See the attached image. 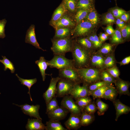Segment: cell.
<instances>
[{
	"mask_svg": "<svg viewBox=\"0 0 130 130\" xmlns=\"http://www.w3.org/2000/svg\"><path fill=\"white\" fill-rule=\"evenodd\" d=\"M71 52L75 66L77 68L86 67L90 60L89 52L77 45H72Z\"/></svg>",
	"mask_w": 130,
	"mask_h": 130,
	"instance_id": "6da1fadb",
	"label": "cell"
},
{
	"mask_svg": "<svg viewBox=\"0 0 130 130\" xmlns=\"http://www.w3.org/2000/svg\"><path fill=\"white\" fill-rule=\"evenodd\" d=\"M52 43L51 49L54 55L65 56L66 53L71 52L72 45L71 39L68 37L55 39Z\"/></svg>",
	"mask_w": 130,
	"mask_h": 130,
	"instance_id": "7a4b0ae2",
	"label": "cell"
},
{
	"mask_svg": "<svg viewBox=\"0 0 130 130\" xmlns=\"http://www.w3.org/2000/svg\"><path fill=\"white\" fill-rule=\"evenodd\" d=\"M82 82L87 85L99 80L100 78V72L95 69L86 67L76 68Z\"/></svg>",
	"mask_w": 130,
	"mask_h": 130,
	"instance_id": "3957f363",
	"label": "cell"
},
{
	"mask_svg": "<svg viewBox=\"0 0 130 130\" xmlns=\"http://www.w3.org/2000/svg\"><path fill=\"white\" fill-rule=\"evenodd\" d=\"M47 62L48 66L51 68L59 69L75 68L73 60L68 59L64 55H54L51 59Z\"/></svg>",
	"mask_w": 130,
	"mask_h": 130,
	"instance_id": "277c9868",
	"label": "cell"
},
{
	"mask_svg": "<svg viewBox=\"0 0 130 130\" xmlns=\"http://www.w3.org/2000/svg\"><path fill=\"white\" fill-rule=\"evenodd\" d=\"M57 83L56 95L58 97H63L70 95L76 84L70 80L61 78H59Z\"/></svg>",
	"mask_w": 130,
	"mask_h": 130,
	"instance_id": "5b68a950",
	"label": "cell"
},
{
	"mask_svg": "<svg viewBox=\"0 0 130 130\" xmlns=\"http://www.w3.org/2000/svg\"><path fill=\"white\" fill-rule=\"evenodd\" d=\"M58 70L59 77L60 78L68 79L76 84H79L82 82L76 68H67Z\"/></svg>",
	"mask_w": 130,
	"mask_h": 130,
	"instance_id": "8992f818",
	"label": "cell"
},
{
	"mask_svg": "<svg viewBox=\"0 0 130 130\" xmlns=\"http://www.w3.org/2000/svg\"><path fill=\"white\" fill-rule=\"evenodd\" d=\"M61 106L67 109L71 114H81L82 111L74 101L73 98L69 95L63 97L61 103Z\"/></svg>",
	"mask_w": 130,
	"mask_h": 130,
	"instance_id": "52a82bcc",
	"label": "cell"
},
{
	"mask_svg": "<svg viewBox=\"0 0 130 130\" xmlns=\"http://www.w3.org/2000/svg\"><path fill=\"white\" fill-rule=\"evenodd\" d=\"M13 104L20 107L21 110L24 114L38 119H42L39 115V111L40 107L39 105H31L26 104L19 105L14 104Z\"/></svg>",
	"mask_w": 130,
	"mask_h": 130,
	"instance_id": "ba28073f",
	"label": "cell"
},
{
	"mask_svg": "<svg viewBox=\"0 0 130 130\" xmlns=\"http://www.w3.org/2000/svg\"><path fill=\"white\" fill-rule=\"evenodd\" d=\"M59 78V77L58 76L56 78H52L51 79L49 86L43 95L46 104L56 95L57 92L56 85Z\"/></svg>",
	"mask_w": 130,
	"mask_h": 130,
	"instance_id": "9c48e42d",
	"label": "cell"
},
{
	"mask_svg": "<svg viewBox=\"0 0 130 130\" xmlns=\"http://www.w3.org/2000/svg\"><path fill=\"white\" fill-rule=\"evenodd\" d=\"M69 112L66 108L60 106L47 114L50 119L60 121L65 118Z\"/></svg>",
	"mask_w": 130,
	"mask_h": 130,
	"instance_id": "30bf717a",
	"label": "cell"
},
{
	"mask_svg": "<svg viewBox=\"0 0 130 130\" xmlns=\"http://www.w3.org/2000/svg\"><path fill=\"white\" fill-rule=\"evenodd\" d=\"M87 85L84 84L80 86L79 84H76L70 95L75 99L81 97L88 96L89 91Z\"/></svg>",
	"mask_w": 130,
	"mask_h": 130,
	"instance_id": "8fae6325",
	"label": "cell"
},
{
	"mask_svg": "<svg viewBox=\"0 0 130 130\" xmlns=\"http://www.w3.org/2000/svg\"><path fill=\"white\" fill-rule=\"evenodd\" d=\"M25 42L32 45L36 48L41 49L43 51H46L40 47L37 41L35 32V26L34 25H31L27 31Z\"/></svg>",
	"mask_w": 130,
	"mask_h": 130,
	"instance_id": "7c38bea8",
	"label": "cell"
},
{
	"mask_svg": "<svg viewBox=\"0 0 130 130\" xmlns=\"http://www.w3.org/2000/svg\"><path fill=\"white\" fill-rule=\"evenodd\" d=\"M93 25L90 22L85 21L80 23L76 27L74 32L76 36L84 35L88 33L92 28Z\"/></svg>",
	"mask_w": 130,
	"mask_h": 130,
	"instance_id": "4fadbf2b",
	"label": "cell"
},
{
	"mask_svg": "<svg viewBox=\"0 0 130 130\" xmlns=\"http://www.w3.org/2000/svg\"><path fill=\"white\" fill-rule=\"evenodd\" d=\"M81 115L71 114L68 119L64 123L67 130H77L81 126Z\"/></svg>",
	"mask_w": 130,
	"mask_h": 130,
	"instance_id": "5bb4252c",
	"label": "cell"
},
{
	"mask_svg": "<svg viewBox=\"0 0 130 130\" xmlns=\"http://www.w3.org/2000/svg\"><path fill=\"white\" fill-rule=\"evenodd\" d=\"M113 102L116 111L115 120L117 121L120 115L129 112L130 108L122 103L118 99H115Z\"/></svg>",
	"mask_w": 130,
	"mask_h": 130,
	"instance_id": "9a60e30c",
	"label": "cell"
},
{
	"mask_svg": "<svg viewBox=\"0 0 130 130\" xmlns=\"http://www.w3.org/2000/svg\"><path fill=\"white\" fill-rule=\"evenodd\" d=\"M42 120L30 119L28 120L26 128L28 130H44L46 126L42 122Z\"/></svg>",
	"mask_w": 130,
	"mask_h": 130,
	"instance_id": "2e32d148",
	"label": "cell"
},
{
	"mask_svg": "<svg viewBox=\"0 0 130 130\" xmlns=\"http://www.w3.org/2000/svg\"><path fill=\"white\" fill-rule=\"evenodd\" d=\"M52 24L56 28H58L75 25L74 23L66 16L62 17L57 20L52 22Z\"/></svg>",
	"mask_w": 130,
	"mask_h": 130,
	"instance_id": "e0dca14e",
	"label": "cell"
},
{
	"mask_svg": "<svg viewBox=\"0 0 130 130\" xmlns=\"http://www.w3.org/2000/svg\"><path fill=\"white\" fill-rule=\"evenodd\" d=\"M115 83L118 93L121 95L130 96L129 90L130 84L128 83L121 79L117 80Z\"/></svg>",
	"mask_w": 130,
	"mask_h": 130,
	"instance_id": "ac0fdd59",
	"label": "cell"
},
{
	"mask_svg": "<svg viewBox=\"0 0 130 130\" xmlns=\"http://www.w3.org/2000/svg\"><path fill=\"white\" fill-rule=\"evenodd\" d=\"M35 63L38 65L42 76V80L44 81L46 78V75H51L45 73V71L48 66L47 61L43 57H40L39 60L36 61Z\"/></svg>",
	"mask_w": 130,
	"mask_h": 130,
	"instance_id": "d6986e66",
	"label": "cell"
},
{
	"mask_svg": "<svg viewBox=\"0 0 130 130\" xmlns=\"http://www.w3.org/2000/svg\"><path fill=\"white\" fill-rule=\"evenodd\" d=\"M45 129L46 130H67L62 125L59 121L50 119L46 122Z\"/></svg>",
	"mask_w": 130,
	"mask_h": 130,
	"instance_id": "ffe728a7",
	"label": "cell"
},
{
	"mask_svg": "<svg viewBox=\"0 0 130 130\" xmlns=\"http://www.w3.org/2000/svg\"><path fill=\"white\" fill-rule=\"evenodd\" d=\"M117 93V89L111 86L105 91L102 98L113 101L116 99Z\"/></svg>",
	"mask_w": 130,
	"mask_h": 130,
	"instance_id": "44dd1931",
	"label": "cell"
},
{
	"mask_svg": "<svg viewBox=\"0 0 130 130\" xmlns=\"http://www.w3.org/2000/svg\"><path fill=\"white\" fill-rule=\"evenodd\" d=\"M104 59L101 55L99 54L94 55L91 59V64L99 68H102L104 66Z\"/></svg>",
	"mask_w": 130,
	"mask_h": 130,
	"instance_id": "7402d4cb",
	"label": "cell"
},
{
	"mask_svg": "<svg viewBox=\"0 0 130 130\" xmlns=\"http://www.w3.org/2000/svg\"><path fill=\"white\" fill-rule=\"evenodd\" d=\"M16 75L18 78L19 80L21 82V84L26 86L28 88L29 91L27 93L29 95L31 101H32V100L30 93V89L32 86L37 82V78H35L31 79H25L20 78L17 74H16Z\"/></svg>",
	"mask_w": 130,
	"mask_h": 130,
	"instance_id": "603a6c76",
	"label": "cell"
},
{
	"mask_svg": "<svg viewBox=\"0 0 130 130\" xmlns=\"http://www.w3.org/2000/svg\"><path fill=\"white\" fill-rule=\"evenodd\" d=\"M66 11L65 5L62 4L60 5L54 12L52 18V22L57 20L60 18Z\"/></svg>",
	"mask_w": 130,
	"mask_h": 130,
	"instance_id": "cb8c5ba5",
	"label": "cell"
},
{
	"mask_svg": "<svg viewBox=\"0 0 130 130\" xmlns=\"http://www.w3.org/2000/svg\"><path fill=\"white\" fill-rule=\"evenodd\" d=\"M110 85H106L92 91H89V95H92L94 99L97 98H102V96L105 91L111 86Z\"/></svg>",
	"mask_w": 130,
	"mask_h": 130,
	"instance_id": "d4e9b609",
	"label": "cell"
},
{
	"mask_svg": "<svg viewBox=\"0 0 130 130\" xmlns=\"http://www.w3.org/2000/svg\"><path fill=\"white\" fill-rule=\"evenodd\" d=\"M92 2L90 0H79L77 4V7L79 9L89 10L93 7Z\"/></svg>",
	"mask_w": 130,
	"mask_h": 130,
	"instance_id": "484cf974",
	"label": "cell"
},
{
	"mask_svg": "<svg viewBox=\"0 0 130 130\" xmlns=\"http://www.w3.org/2000/svg\"><path fill=\"white\" fill-rule=\"evenodd\" d=\"M76 100L75 103L81 109L82 112L85 107L92 101L91 99L88 96L81 97Z\"/></svg>",
	"mask_w": 130,
	"mask_h": 130,
	"instance_id": "4316f807",
	"label": "cell"
},
{
	"mask_svg": "<svg viewBox=\"0 0 130 130\" xmlns=\"http://www.w3.org/2000/svg\"><path fill=\"white\" fill-rule=\"evenodd\" d=\"M83 112L81 114L80 116L81 125H88L92 122L93 119V117L91 114L87 113L84 112Z\"/></svg>",
	"mask_w": 130,
	"mask_h": 130,
	"instance_id": "83f0119b",
	"label": "cell"
},
{
	"mask_svg": "<svg viewBox=\"0 0 130 130\" xmlns=\"http://www.w3.org/2000/svg\"><path fill=\"white\" fill-rule=\"evenodd\" d=\"M69 29L67 28H57L54 36L55 39H59L68 37L70 33Z\"/></svg>",
	"mask_w": 130,
	"mask_h": 130,
	"instance_id": "f1b7e54d",
	"label": "cell"
},
{
	"mask_svg": "<svg viewBox=\"0 0 130 130\" xmlns=\"http://www.w3.org/2000/svg\"><path fill=\"white\" fill-rule=\"evenodd\" d=\"M57 96L56 95L46 104V114L59 107L57 99Z\"/></svg>",
	"mask_w": 130,
	"mask_h": 130,
	"instance_id": "f546056e",
	"label": "cell"
},
{
	"mask_svg": "<svg viewBox=\"0 0 130 130\" xmlns=\"http://www.w3.org/2000/svg\"><path fill=\"white\" fill-rule=\"evenodd\" d=\"M2 59H0V62L2 63L4 65V70L6 71L9 69L12 73H14L15 71V68L13 63L5 56H2Z\"/></svg>",
	"mask_w": 130,
	"mask_h": 130,
	"instance_id": "4dcf8cb0",
	"label": "cell"
},
{
	"mask_svg": "<svg viewBox=\"0 0 130 130\" xmlns=\"http://www.w3.org/2000/svg\"><path fill=\"white\" fill-rule=\"evenodd\" d=\"M96 102L98 109V114L99 115H103L108 108V105L102 101L99 98L97 99Z\"/></svg>",
	"mask_w": 130,
	"mask_h": 130,
	"instance_id": "1f68e13d",
	"label": "cell"
},
{
	"mask_svg": "<svg viewBox=\"0 0 130 130\" xmlns=\"http://www.w3.org/2000/svg\"><path fill=\"white\" fill-rule=\"evenodd\" d=\"M85 18L93 25H97L98 23V18L97 14L94 11H92L88 13Z\"/></svg>",
	"mask_w": 130,
	"mask_h": 130,
	"instance_id": "d6a6232c",
	"label": "cell"
},
{
	"mask_svg": "<svg viewBox=\"0 0 130 130\" xmlns=\"http://www.w3.org/2000/svg\"><path fill=\"white\" fill-rule=\"evenodd\" d=\"M101 77L103 81L108 85H110L115 82L113 78L107 72H102L101 73Z\"/></svg>",
	"mask_w": 130,
	"mask_h": 130,
	"instance_id": "836d02e7",
	"label": "cell"
},
{
	"mask_svg": "<svg viewBox=\"0 0 130 130\" xmlns=\"http://www.w3.org/2000/svg\"><path fill=\"white\" fill-rule=\"evenodd\" d=\"M123 41V40L120 31L118 29L115 30L111 38V43H122Z\"/></svg>",
	"mask_w": 130,
	"mask_h": 130,
	"instance_id": "e575fe53",
	"label": "cell"
},
{
	"mask_svg": "<svg viewBox=\"0 0 130 130\" xmlns=\"http://www.w3.org/2000/svg\"><path fill=\"white\" fill-rule=\"evenodd\" d=\"M78 42L82 47L89 52V50L92 47V43L88 38H80L78 40Z\"/></svg>",
	"mask_w": 130,
	"mask_h": 130,
	"instance_id": "d590c367",
	"label": "cell"
},
{
	"mask_svg": "<svg viewBox=\"0 0 130 130\" xmlns=\"http://www.w3.org/2000/svg\"><path fill=\"white\" fill-rule=\"evenodd\" d=\"M89 10L79 9L75 16V19L77 22H79L86 17L88 13Z\"/></svg>",
	"mask_w": 130,
	"mask_h": 130,
	"instance_id": "8d00e7d4",
	"label": "cell"
},
{
	"mask_svg": "<svg viewBox=\"0 0 130 130\" xmlns=\"http://www.w3.org/2000/svg\"><path fill=\"white\" fill-rule=\"evenodd\" d=\"M115 63V60L112 56H109L104 59V66L106 68H111L114 66Z\"/></svg>",
	"mask_w": 130,
	"mask_h": 130,
	"instance_id": "74e56055",
	"label": "cell"
},
{
	"mask_svg": "<svg viewBox=\"0 0 130 130\" xmlns=\"http://www.w3.org/2000/svg\"><path fill=\"white\" fill-rule=\"evenodd\" d=\"M88 38L96 48L100 47L101 46L102 42L100 41L97 35L90 36Z\"/></svg>",
	"mask_w": 130,
	"mask_h": 130,
	"instance_id": "f35d334b",
	"label": "cell"
},
{
	"mask_svg": "<svg viewBox=\"0 0 130 130\" xmlns=\"http://www.w3.org/2000/svg\"><path fill=\"white\" fill-rule=\"evenodd\" d=\"M64 2L65 7L69 10L72 12L75 11L76 5L75 0H64Z\"/></svg>",
	"mask_w": 130,
	"mask_h": 130,
	"instance_id": "ab89813d",
	"label": "cell"
},
{
	"mask_svg": "<svg viewBox=\"0 0 130 130\" xmlns=\"http://www.w3.org/2000/svg\"><path fill=\"white\" fill-rule=\"evenodd\" d=\"M96 107L95 104L91 103L85 107L83 111H84V112L86 113L91 114L96 111Z\"/></svg>",
	"mask_w": 130,
	"mask_h": 130,
	"instance_id": "60d3db41",
	"label": "cell"
},
{
	"mask_svg": "<svg viewBox=\"0 0 130 130\" xmlns=\"http://www.w3.org/2000/svg\"><path fill=\"white\" fill-rule=\"evenodd\" d=\"M108 85L104 81H99L90 85L88 87L89 91H94L103 86Z\"/></svg>",
	"mask_w": 130,
	"mask_h": 130,
	"instance_id": "b9f144b4",
	"label": "cell"
},
{
	"mask_svg": "<svg viewBox=\"0 0 130 130\" xmlns=\"http://www.w3.org/2000/svg\"><path fill=\"white\" fill-rule=\"evenodd\" d=\"M6 22L5 19L0 20V38L3 39L6 37L5 27Z\"/></svg>",
	"mask_w": 130,
	"mask_h": 130,
	"instance_id": "7bdbcfd3",
	"label": "cell"
},
{
	"mask_svg": "<svg viewBox=\"0 0 130 130\" xmlns=\"http://www.w3.org/2000/svg\"><path fill=\"white\" fill-rule=\"evenodd\" d=\"M108 73L113 78H117L119 75V72L116 67L113 66L109 68L107 70Z\"/></svg>",
	"mask_w": 130,
	"mask_h": 130,
	"instance_id": "ee69618b",
	"label": "cell"
},
{
	"mask_svg": "<svg viewBox=\"0 0 130 130\" xmlns=\"http://www.w3.org/2000/svg\"><path fill=\"white\" fill-rule=\"evenodd\" d=\"M112 47L110 44H106L104 45L100 49L99 52L102 54H106L112 50Z\"/></svg>",
	"mask_w": 130,
	"mask_h": 130,
	"instance_id": "f6af8a7d",
	"label": "cell"
},
{
	"mask_svg": "<svg viewBox=\"0 0 130 130\" xmlns=\"http://www.w3.org/2000/svg\"><path fill=\"white\" fill-rule=\"evenodd\" d=\"M115 21V18L111 13H107L105 16L104 18V22L107 24L114 23Z\"/></svg>",
	"mask_w": 130,
	"mask_h": 130,
	"instance_id": "bcb514c9",
	"label": "cell"
},
{
	"mask_svg": "<svg viewBox=\"0 0 130 130\" xmlns=\"http://www.w3.org/2000/svg\"><path fill=\"white\" fill-rule=\"evenodd\" d=\"M121 33L124 38L129 37L130 34V27L129 26H124L121 28Z\"/></svg>",
	"mask_w": 130,
	"mask_h": 130,
	"instance_id": "7dc6e473",
	"label": "cell"
},
{
	"mask_svg": "<svg viewBox=\"0 0 130 130\" xmlns=\"http://www.w3.org/2000/svg\"><path fill=\"white\" fill-rule=\"evenodd\" d=\"M112 12V14L114 17L118 18L120 17L123 14L125 13L126 12L122 9L116 8L113 9Z\"/></svg>",
	"mask_w": 130,
	"mask_h": 130,
	"instance_id": "c3c4849f",
	"label": "cell"
},
{
	"mask_svg": "<svg viewBox=\"0 0 130 130\" xmlns=\"http://www.w3.org/2000/svg\"><path fill=\"white\" fill-rule=\"evenodd\" d=\"M115 31V30L111 25L108 26L106 29V31L107 34L109 35L113 34L114 33Z\"/></svg>",
	"mask_w": 130,
	"mask_h": 130,
	"instance_id": "681fc988",
	"label": "cell"
},
{
	"mask_svg": "<svg viewBox=\"0 0 130 130\" xmlns=\"http://www.w3.org/2000/svg\"><path fill=\"white\" fill-rule=\"evenodd\" d=\"M130 62V56L127 57L124 59L119 63L120 65H124L129 63Z\"/></svg>",
	"mask_w": 130,
	"mask_h": 130,
	"instance_id": "f907efd6",
	"label": "cell"
},
{
	"mask_svg": "<svg viewBox=\"0 0 130 130\" xmlns=\"http://www.w3.org/2000/svg\"><path fill=\"white\" fill-rule=\"evenodd\" d=\"M120 17L121 20L124 21L126 22L129 20L130 16L129 14L125 13L123 14Z\"/></svg>",
	"mask_w": 130,
	"mask_h": 130,
	"instance_id": "816d5d0a",
	"label": "cell"
},
{
	"mask_svg": "<svg viewBox=\"0 0 130 130\" xmlns=\"http://www.w3.org/2000/svg\"><path fill=\"white\" fill-rule=\"evenodd\" d=\"M108 34L107 33H103L100 34L99 37V39L101 42H104L107 39Z\"/></svg>",
	"mask_w": 130,
	"mask_h": 130,
	"instance_id": "f5cc1de1",
	"label": "cell"
},
{
	"mask_svg": "<svg viewBox=\"0 0 130 130\" xmlns=\"http://www.w3.org/2000/svg\"><path fill=\"white\" fill-rule=\"evenodd\" d=\"M116 23L117 25L120 28H121L125 26L124 21L120 19H117Z\"/></svg>",
	"mask_w": 130,
	"mask_h": 130,
	"instance_id": "db71d44e",
	"label": "cell"
},
{
	"mask_svg": "<svg viewBox=\"0 0 130 130\" xmlns=\"http://www.w3.org/2000/svg\"><path fill=\"white\" fill-rule=\"evenodd\" d=\"M92 2L93 1V0H90Z\"/></svg>",
	"mask_w": 130,
	"mask_h": 130,
	"instance_id": "11a10c76",
	"label": "cell"
},
{
	"mask_svg": "<svg viewBox=\"0 0 130 130\" xmlns=\"http://www.w3.org/2000/svg\"><path fill=\"white\" fill-rule=\"evenodd\" d=\"M1 94V93L0 92V94Z\"/></svg>",
	"mask_w": 130,
	"mask_h": 130,
	"instance_id": "9f6ffc18",
	"label": "cell"
}]
</instances>
